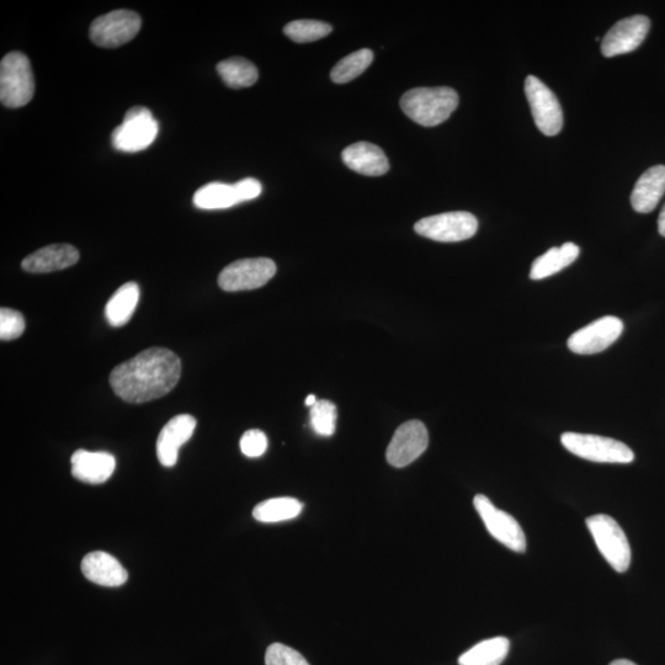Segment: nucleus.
<instances>
[{
	"mask_svg": "<svg viewBox=\"0 0 665 665\" xmlns=\"http://www.w3.org/2000/svg\"><path fill=\"white\" fill-rule=\"evenodd\" d=\"M182 361L172 350L151 348L116 366L110 375L115 395L127 403L162 398L178 385Z\"/></svg>",
	"mask_w": 665,
	"mask_h": 665,
	"instance_id": "obj_1",
	"label": "nucleus"
},
{
	"mask_svg": "<svg viewBox=\"0 0 665 665\" xmlns=\"http://www.w3.org/2000/svg\"><path fill=\"white\" fill-rule=\"evenodd\" d=\"M459 106V94L448 87L408 90L401 108L409 119L425 127L443 124Z\"/></svg>",
	"mask_w": 665,
	"mask_h": 665,
	"instance_id": "obj_2",
	"label": "nucleus"
},
{
	"mask_svg": "<svg viewBox=\"0 0 665 665\" xmlns=\"http://www.w3.org/2000/svg\"><path fill=\"white\" fill-rule=\"evenodd\" d=\"M35 79L29 58L10 52L0 63V100L7 108L18 109L34 98Z\"/></svg>",
	"mask_w": 665,
	"mask_h": 665,
	"instance_id": "obj_3",
	"label": "nucleus"
},
{
	"mask_svg": "<svg viewBox=\"0 0 665 665\" xmlns=\"http://www.w3.org/2000/svg\"><path fill=\"white\" fill-rule=\"evenodd\" d=\"M561 443L571 454L600 464H631L635 460L629 446L605 436L565 433Z\"/></svg>",
	"mask_w": 665,
	"mask_h": 665,
	"instance_id": "obj_4",
	"label": "nucleus"
},
{
	"mask_svg": "<svg viewBox=\"0 0 665 665\" xmlns=\"http://www.w3.org/2000/svg\"><path fill=\"white\" fill-rule=\"evenodd\" d=\"M587 526L606 562L616 572H626L631 566V547L617 521L609 515L598 514L587 519Z\"/></svg>",
	"mask_w": 665,
	"mask_h": 665,
	"instance_id": "obj_5",
	"label": "nucleus"
},
{
	"mask_svg": "<svg viewBox=\"0 0 665 665\" xmlns=\"http://www.w3.org/2000/svg\"><path fill=\"white\" fill-rule=\"evenodd\" d=\"M158 132L159 125L151 110L143 106H133L127 111L122 124L113 131L111 142L117 151L137 153L150 147Z\"/></svg>",
	"mask_w": 665,
	"mask_h": 665,
	"instance_id": "obj_6",
	"label": "nucleus"
},
{
	"mask_svg": "<svg viewBox=\"0 0 665 665\" xmlns=\"http://www.w3.org/2000/svg\"><path fill=\"white\" fill-rule=\"evenodd\" d=\"M142 19L131 10H115L95 19L90 25V40L104 49H116L135 39L140 33Z\"/></svg>",
	"mask_w": 665,
	"mask_h": 665,
	"instance_id": "obj_7",
	"label": "nucleus"
},
{
	"mask_svg": "<svg viewBox=\"0 0 665 665\" xmlns=\"http://www.w3.org/2000/svg\"><path fill=\"white\" fill-rule=\"evenodd\" d=\"M477 230V218L465 211L425 217L414 226L419 236L443 243L466 241L475 236Z\"/></svg>",
	"mask_w": 665,
	"mask_h": 665,
	"instance_id": "obj_8",
	"label": "nucleus"
},
{
	"mask_svg": "<svg viewBox=\"0 0 665 665\" xmlns=\"http://www.w3.org/2000/svg\"><path fill=\"white\" fill-rule=\"evenodd\" d=\"M275 274L276 264L271 259H242L221 271L218 285L227 292L255 290L268 284Z\"/></svg>",
	"mask_w": 665,
	"mask_h": 665,
	"instance_id": "obj_9",
	"label": "nucleus"
},
{
	"mask_svg": "<svg viewBox=\"0 0 665 665\" xmlns=\"http://www.w3.org/2000/svg\"><path fill=\"white\" fill-rule=\"evenodd\" d=\"M473 504L484 525L494 539L516 553L526 551V537L523 529L514 516L500 510L491 502V499L477 494Z\"/></svg>",
	"mask_w": 665,
	"mask_h": 665,
	"instance_id": "obj_10",
	"label": "nucleus"
},
{
	"mask_svg": "<svg viewBox=\"0 0 665 665\" xmlns=\"http://www.w3.org/2000/svg\"><path fill=\"white\" fill-rule=\"evenodd\" d=\"M525 94L528 98L535 124L545 136H556L563 127V113L560 101L539 78L529 76L525 81Z\"/></svg>",
	"mask_w": 665,
	"mask_h": 665,
	"instance_id": "obj_11",
	"label": "nucleus"
},
{
	"mask_svg": "<svg viewBox=\"0 0 665 665\" xmlns=\"http://www.w3.org/2000/svg\"><path fill=\"white\" fill-rule=\"evenodd\" d=\"M428 429L419 420H409L396 430L388 445L386 459L396 468L406 467L422 456L428 449Z\"/></svg>",
	"mask_w": 665,
	"mask_h": 665,
	"instance_id": "obj_12",
	"label": "nucleus"
},
{
	"mask_svg": "<svg viewBox=\"0 0 665 665\" xmlns=\"http://www.w3.org/2000/svg\"><path fill=\"white\" fill-rule=\"evenodd\" d=\"M622 331L624 323L620 318L614 316L599 318L571 335L567 343L568 349L574 354H598L610 348L621 337Z\"/></svg>",
	"mask_w": 665,
	"mask_h": 665,
	"instance_id": "obj_13",
	"label": "nucleus"
},
{
	"mask_svg": "<svg viewBox=\"0 0 665 665\" xmlns=\"http://www.w3.org/2000/svg\"><path fill=\"white\" fill-rule=\"evenodd\" d=\"M649 29L651 21L645 15L621 20L601 41V52L605 57H615L635 51L645 41Z\"/></svg>",
	"mask_w": 665,
	"mask_h": 665,
	"instance_id": "obj_14",
	"label": "nucleus"
},
{
	"mask_svg": "<svg viewBox=\"0 0 665 665\" xmlns=\"http://www.w3.org/2000/svg\"><path fill=\"white\" fill-rule=\"evenodd\" d=\"M196 428V419L180 414L164 425L157 440V457L164 467L177 465L179 449L188 443Z\"/></svg>",
	"mask_w": 665,
	"mask_h": 665,
	"instance_id": "obj_15",
	"label": "nucleus"
},
{
	"mask_svg": "<svg viewBox=\"0 0 665 665\" xmlns=\"http://www.w3.org/2000/svg\"><path fill=\"white\" fill-rule=\"evenodd\" d=\"M71 464L72 476L78 481L101 484L113 476L116 460L109 452L77 450L72 455Z\"/></svg>",
	"mask_w": 665,
	"mask_h": 665,
	"instance_id": "obj_16",
	"label": "nucleus"
},
{
	"mask_svg": "<svg viewBox=\"0 0 665 665\" xmlns=\"http://www.w3.org/2000/svg\"><path fill=\"white\" fill-rule=\"evenodd\" d=\"M79 252L71 244H52L36 250L21 263V268L28 273L47 274L63 270L77 264Z\"/></svg>",
	"mask_w": 665,
	"mask_h": 665,
	"instance_id": "obj_17",
	"label": "nucleus"
},
{
	"mask_svg": "<svg viewBox=\"0 0 665 665\" xmlns=\"http://www.w3.org/2000/svg\"><path fill=\"white\" fill-rule=\"evenodd\" d=\"M345 166L367 177H380L390 170V162L379 146L370 142H356L342 153Z\"/></svg>",
	"mask_w": 665,
	"mask_h": 665,
	"instance_id": "obj_18",
	"label": "nucleus"
},
{
	"mask_svg": "<svg viewBox=\"0 0 665 665\" xmlns=\"http://www.w3.org/2000/svg\"><path fill=\"white\" fill-rule=\"evenodd\" d=\"M82 573L88 581L110 588L121 587L129 578L121 563L103 551L90 552L83 558Z\"/></svg>",
	"mask_w": 665,
	"mask_h": 665,
	"instance_id": "obj_19",
	"label": "nucleus"
},
{
	"mask_svg": "<svg viewBox=\"0 0 665 665\" xmlns=\"http://www.w3.org/2000/svg\"><path fill=\"white\" fill-rule=\"evenodd\" d=\"M665 193V166L649 168L637 180L632 191L633 210L640 214H649L659 204Z\"/></svg>",
	"mask_w": 665,
	"mask_h": 665,
	"instance_id": "obj_20",
	"label": "nucleus"
},
{
	"mask_svg": "<svg viewBox=\"0 0 665 665\" xmlns=\"http://www.w3.org/2000/svg\"><path fill=\"white\" fill-rule=\"evenodd\" d=\"M581 249L576 244L568 242L562 247L551 248L544 255L532 263L530 278L532 280H544L550 276L560 273L579 257Z\"/></svg>",
	"mask_w": 665,
	"mask_h": 665,
	"instance_id": "obj_21",
	"label": "nucleus"
},
{
	"mask_svg": "<svg viewBox=\"0 0 665 665\" xmlns=\"http://www.w3.org/2000/svg\"><path fill=\"white\" fill-rule=\"evenodd\" d=\"M138 301H140V286L132 281L122 285L106 303L105 317L111 326H125L135 313Z\"/></svg>",
	"mask_w": 665,
	"mask_h": 665,
	"instance_id": "obj_22",
	"label": "nucleus"
},
{
	"mask_svg": "<svg viewBox=\"0 0 665 665\" xmlns=\"http://www.w3.org/2000/svg\"><path fill=\"white\" fill-rule=\"evenodd\" d=\"M509 649L507 637L488 638L462 654L459 665H500L507 658Z\"/></svg>",
	"mask_w": 665,
	"mask_h": 665,
	"instance_id": "obj_23",
	"label": "nucleus"
},
{
	"mask_svg": "<svg viewBox=\"0 0 665 665\" xmlns=\"http://www.w3.org/2000/svg\"><path fill=\"white\" fill-rule=\"evenodd\" d=\"M241 204L234 184L209 183L194 195V205L201 210H223Z\"/></svg>",
	"mask_w": 665,
	"mask_h": 665,
	"instance_id": "obj_24",
	"label": "nucleus"
},
{
	"mask_svg": "<svg viewBox=\"0 0 665 665\" xmlns=\"http://www.w3.org/2000/svg\"><path fill=\"white\" fill-rule=\"evenodd\" d=\"M217 72L227 87L233 89L252 87L259 78L258 68L242 57H232L218 63Z\"/></svg>",
	"mask_w": 665,
	"mask_h": 665,
	"instance_id": "obj_25",
	"label": "nucleus"
},
{
	"mask_svg": "<svg viewBox=\"0 0 665 665\" xmlns=\"http://www.w3.org/2000/svg\"><path fill=\"white\" fill-rule=\"evenodd\" d=\"M302 509L303 504L295 498H273L258 504L253 510V516L260 523H280V521L297 518Z\"/></svg>",
	"mask_w": 665,
	"mask_h": 665,
	"instance_id": "obj_26",
	"label": "nucleus"
},
{
	"mask_svg": "<svg viewBox=\"0 0 665 665\" xmlns=\"http://www.w3.org/2000/svg\"><path fill=\"white\" fill-rule=\"evenodd\" d=\"M372 61H374V53L369 49L350 53L332 69L331 79L337 84L354 81L371 66Z\"/></svg>",
	"mask_w": 665,
	"mask_h": 665,
	"instance_id": "obj_27",
	"label": "nucleus"
},
{
	"mask_svg": "<svg viewBox=\"0 0 665 665\" xmlns=\"http://www.w3.org/2000/svg\"><path fill=\"white\" fill-rule=\"evenodd\" d=\"M332 26L318 20L291 21L284 28V33L297 44H306L323 39L332 33Z\"/></svg>",
	"mask_w": 665,
	"mask_h": 665,
	"instance_id": "obj_28",
	"label": "nucleus"
},
{
	"mask_svg": "<svg viewBox=\"0 0 665 665\" xmlns=\"http://www.w3.org/2000/svg\"><path fill=\"white\" fill-rule=\"evenodd\" d=\"M311 425L315 433L321 436H332L337 427L338 411L331 401H317L311 407Z\"/></svg>",
	"mask_w": 665,
	"mask_h": 665,
	"instance_id": "obj_29",
	"label": "nucleus"
},
{
	"mask_svg": "<svg viewBox=\"0 0 665 665\" xmlns=\"http://www.w3.org/2000/svg\"><path fill=\"white\" fill-rule=\"evenodd\" d=\"M265 665H310L305 657L296 649L283 645V643H273L266 649Z\"/></svg>",
	"mask_w": 665,
	"mask_h": 665,
	"instance_id": "obj_30",
	"label": "nucleus"
},
{
	"mask_svg": "<svg viewBox=\"0 0 665 665\" xmlns=\"http://www.w3.org/2000/svg\"><path fill=\"white\" fill-rule=\"evenodd\" d=\"M25 332V319L19 311L2 308L0 310V339L3 342L18 339Z\"/></svg>",
	"mask_w": 665,
	"mask_h": 665,
	"instance_id": "obj_31",
	"label": "nucleus"
},
{
	"mask_svg": "<svg viewBox=\"0 0 665 665\" xmlns=\"http://www.w3.org/2000/svg\"><path fill=\"white\" fill-rule=\"evenodd\" d=\"M268 449V438L262 430L253 429L244 433L241 439V450L243 455L255 459L265 454Z\"/></svg>",
	"mask_w": 665,
	"mask_h": 665,
	"instance_id": "obj_32",
	"label": "nucleus"
},
{
	"mask_svg": "<svg viewBox=\"0 0 665 665\" xmlns=\"http://www.w3.org/2000/svg\"><path fill=\"white\" fill-rule=\"evenodd\" d=\"M234 188H236L238 199L241 202L257 199L263 190L262 184L254 178L243 179L234 184Z\"/></svg>",
	"mask_w": 665,
	"mask_h": 665,
	"instance_id": "obj_33",
	"label": "nucleus"
},
{
	"mask_svg": "<svg viewBox=\"0 0 665 665\" xmlns=\"http://www.w3.org/2000/svg\"><path fill=\"white\" fill-rule=\"evenodd\" d=\"M658 231L665 237V205L658 217Z\"/></svg>",
	"mask_w": 665,
	"mask_h": 665,
	"instance_id": "obj_34",
	"label": "nucleus"
},
{
	"mask_svg": "<svg viewBox=\"0 0 665 665\" xmlns=\"http://www.w3.org/2000/svg\"><path fill=\"white\" fill-rule=\"evenodd\" d=\"M610 665H637V664L629 661V659H616V661L611 662Z\"/></svg>",
	"mask_w": 665,
	"mask_h": 665,
	"instance_id": "obj_35",
	"label": "nucleus"
},
{
	"mask_svg": "<svg viewBox=\"0 0 665 665\" xmlns=\"http://www.w3.org/2000/svg\"><path fill=\"white\" fill-rule=\"evenodd\" d=\"M316 403H317V398L315 395H310L306 398L305 404L307 407L315 406Z\"/></svg>",
	"mask_w": 665,
	"mask_h": 665,
	"instance_id": "obj_36",
	"label": "nucleus"
}]
</instances>
